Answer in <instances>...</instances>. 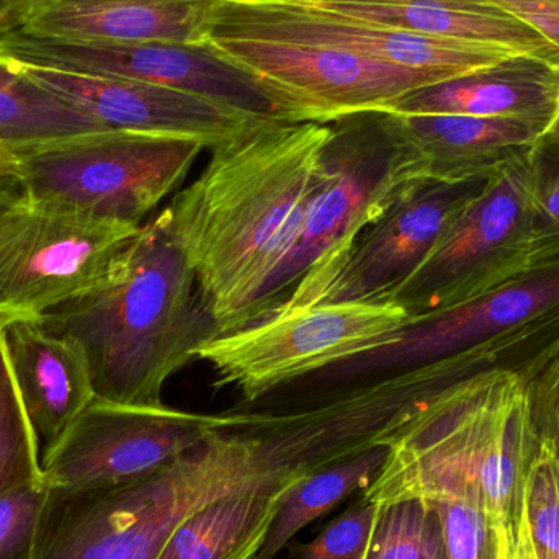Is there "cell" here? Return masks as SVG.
<instances>
[{
    "mask_svg": "<svg viewBox=\"0 0 559 559\" xmlns=\"http://www.w3.org/2000/svg\"><path fill=\"white\" fill-rule=\"evenodd\" d=\"M213 36L328 46L373 61L449 74L478 71L519 55L489 43L407 32L319 7L265 0H218L206 39Z\"/></svg>",
    "mask_w": 559,
    "mask_h": 559,
    "instance_id": "13",
    "label": "cell"
},
{
    "mask_svg": "<svg viewBox=\"0 0 559 559\" xmlns=\"http://www.w3.org/2000/svg\"><path fill=\"white\" fill-rule=\"evenodd\" d=\"M10 164H12V156H9V154L3 153V151L0 150V169L10 166Z\"/></svg>",
    "mask_w": 559,
    "mask_h": 559,
    "instance_id": "38",
    "label": "cell"
},
{
    "mask_svg": "<svg viewBox=\"0 0 559 559\" xmlns=\"http://www.w3.org/2000/svg\"><path fill=\"white\" fill-rule=\"evenodd\" d=\"M550 133H554L555 136L559 138V118L557 120V123H555L554 127L550 128Z\"/></svg>",
    "mask_w": 559,
    "mask_h": 559,
    "instance_id": "39",
    "label": "cell"
},
{
    "mask_svg": "<svg viewBox=\"0 0 559 559\" xmlns=\"http://www.w3.org/2000/svg\"><path fill=\"white\" fill-rule=\"evenodd\" d=\"M141 226L32 202L3 213L0 321L39 318L107 283Z\"/></svg>",
    "mask_w": 559,
    "mask_h": 559,
    "instance_id": "9",
    "label": "cell"
},
{
    "mask_svg": "<svg viewBox=\"0 0 559 559\" xmlns=\"http://www.w3.org/2000/svg\"><path fill=\"white\" fill-rule=\"evenodd\" d=\"M384 111L524 118L554 127L559 118V61L512 56L498 64L416 88Z\"/></svg>",
    "mask_w": 559,
    "mask_h": 559,
    "instance_id": "19",
    "label": "cell"
},
{
    "mask_svg": "<svg viewBox=\"0 0 559 559\" xmlns=\"http://www.w3.org/2000/svg\"><path fill=\"white\" fill-rule=\"evenodd\" d=\"M292 483L251 436L216 427L195 449L140 481L51 489L35 559H157L176 528L203 506Z\"/></svg>",
    "mask_w": 559,
    "mask_h": 559,
    "instance_id": "4",
    "label": "cell"
},
{
    "mask_svg": "<svg viewBox=\"0 0 559 559\" xmlns=\"http://www.w3.org/2000/svg\"><path fill=\"white\" fill-rule=\"evenodd\" d=\"M216 414L131 406L95 397L64 436L41 455L51 489L131 485L169 466L216 429Z\"/></svg>",
    "mask_w": 559,
    "mask_h": 559,
    "instance_id": "12",
    "label": "cell"
},
{
    "mask_svg": "<svg viewBox=\"0 0 559 559\" xmlns=\"http://www.w3.org/2000/svg\"><path fill=\"white\" fill-rule=\"evenodd\" d=\"M489 179L420 187L365 229L334 267L299 282L272 314L322 302L383 301L419 267Z\"/></svg>",
    "mask_w": 559,
    "mask_h": 559,
    "instance_id": "14",
    "label": "cell"
},
{
    "mask_svg": "<svg viewBox=\"0 0 559 559\" xmlns=\"http://www.w3.org/2000/svg\"><path fill=\"white\" fill-rule=\"evenodd\" d=\"M329 138L331 123L265 121L212 147L160 212L219 334L258 318L321 187Z\"/></svg>",
    "mask_w": 559,
    "mask_h": 559,
    "instance_id": "1",
    "label": "cell"
},
{
    "mask_svg": "<svg viewBox=\"0 0 559 559\" xmlns=\"http://www.w3.org/2000/svg\"><path fill=\"white\" fill-rule=\"evenodd\" d=\"M509 559H538L537 554H535L534 542H532L531 531H528L527 515L524 518V524H522Z\"/></svg>",
    "mask_w": 559,
    "mask_h": 559,
    "instance_id": "35",
    "label": "cell"
},
{
    "mask_svg": "<svg viewBox=\"0 0 559 559\" xmlns=\"http://www.w3.org/2000/svg\"><path fill=\"white\" fill-rule=\"evenodd\" d=\"M25 202H28V197L13 164L0 169V216Z\"/></svg>",
    "mask_w": 559,
    "mask_h": 559,
    "instance_id": "34",
    "label": "cell"
},
{
    "mask_svg": "<svg viewBox=\"0 0 559 559\" xmlns=\"http://www.w3.org/2000/svg\"><path fill=\"white\" fill-rule=\"evenodd\" d=\"M108 133L71 102L0 56V150L9 156L87 134Z\"/></svg>",
    "mask_w": 559,
    "mask_h": 559,
    "instance_id": "23",
    "label": "cell"
},
{
    "mask_svg": "<svg viewBox=\"0 0 559 559\" xmlns=\"http://www.w3.org/2000/svg\"><path fill=\"white\" fill-rule=\"evenodd\" d=\"M380 504L358 499L324 531L309 542L296 545L293 559H364L377 524Z\"/></svg>",
    "mask_w": 559,
    "mask_h": 559,
    "instance_id": "31",
    "label": "cell"
},
{
    "mask_svg": "<svg viewBox=\"0 0 559 559\" xmlns=\"http://www.w3.org/2000/svg\"><path fill=\"white\" fill-rule=\"evenodd\" d=\"M426 183L391 111L332 121L321 187L254 322L272 314L299 282L334 267L365 229Z\"/></svg>",
    "mask_w": 559,
    "mask_h": 559,
    "instance_id": "5",
    "label": "cell"
},
{
    "mask_svg": "<svg viewBox=\"0 0 559 559\" xmlns=\"http://www.w3.org/2000/svg\"><path fill=\"white\" fill-rule=\"evenodd\" d=\"M538 449L524 377L479 374L440 394L394 437L386 463L360 499L478 502L511 555Z\"/></svg>",
    "mask_w": 559,
    "mask_h": 559,
    "instance_id": "3",
    "label": "cell"
},
{
    "mask_svg": "<svg viewBox=\"0 0 559 559\" xmlns=\"http://www.w3.org/2000/svg\"><path fill=\"white\" fill-rule=\"evenodd\" d=\"M286 488L238 492L203 506L176 528L157 559H254Z\"/></svg>",
    "mask_w": 559,
    "mask_h": 559,
    "instance_id": "22",
    "label": "cell"
},
{
    "mask_svg": "<svg viewBox=\"0 0 559 559\" xmlns=\"http://www.w3.org/2000/svg\"><path fill=\"white\" fill-rule=\"evenodd\" d=\"M413 322L391 301H342L283 309L200 345L195 360L233 386L246 404L283 384L386 347Z\"/></svg>",
    "mask_w": 559,
    "mask_h": 559,
    "instance_id": "7",
    "label": "cell"
},
{
    "mask_svg": "<svg viewBox=\"0 0 559 559\" xmlns=\"http://www.w3.org/2000/svg\"><path fill=\"white\" fill-rule=\"evenodd\" d=\"M531 153V151H528ZM528 153L506 164L383 301L413 321L478 298L531 271Z\"/></svg>",
    "mask_w": 559,
    "mask_h": 559,
    "instance_id": "8",
    "label": "cell"
},
{
    "mask_svg": "<svg viewBox=\"0 0 559 559\" xmlns=\"http://www.w3.org/2000/svg\"><path fill=\"white\" fill-rule=\"evenodd\" d=\"M49 492L41 476L0 495V559H35Z\"/></svg>",
    "mask_w": 559,
    "mask_h": 559,
    "instance_id": "30",
    "label": "cell"
},
{
    "mask_svg": "<svg viewBox=\"0 0 559 559\" xmlns=\"http://www.w3.org/2000/svg\"><path fill=\"white\" fill-rule=\"evenodd\" d=\"M0 344L43 455L97 397L87 358L74 341L29 318L0 321Z\"/></svg>",
    "mask_w": 559,
    "mask_h": 559,
    "instance_id": "18",
    "label": "cell"
},
{
    "mask_svg": "<svg viewBox=\"0 0 559 559\" xmlns=\"http://www.w3.org/2000/svg\"><path fill=\"white\" fill-rule=\"evenodd\" d=\"M559 311V258L504 285L411 322L386 347L325 370L350 383L491 347Z\"/></svg>",
    "mask_w": 559,
    "mask_h": 559,
    "instance_id": "15",
    "label": "cell"
},
{
    "mask_svg": "<svg viewBox=\"0 0 559 559\" xmlns=\"http://www.w3.org/2000/svg\"><path fill=\"white\" fill-rule=\"evenodd\" d=\"M41 478V449L16 396L0 344V495Z\"/></svg>",
    "mask_w": 559,
    "mask_h": 559,
    "instance_id": "27",
    "label": "cell"
},
{
    "mask_svg": "<svg viewBox=\"0 0 559 559\" xmlns=\"http://www.w3.org/2000/svg\"><path fill=\"white\" fill-rule=\"evenodd\" d=\"M20 0H0V36L12 28L13 13Z\"/></svg>",
    "mask_w": 559,
    "mask_h": 559,
    "instance_id": "36",
    "label": "cell"
},
{
    "mask_svg": "<svg viewBox=\"0 0 559 559\" xmlns=\"http://www.w3.org/2000/svg\"><path fill=\"white\" fill-rule=\"evenodd\" d=\"M433 504L442 519L449 559H509L508 547L481 504L465 499Z\"/></svg>",
    "mask_w": 559,
    "mask_h": 559,
    "instance_id": "28",
    "label": "cell"
},
{
    "mask_svg": "<svg viewBox=\"0 0 559 559\" xmlns=\"http://www.w3.org/2000/svg\"><path fill=\"white\" fill-rule=\"evenodd\" d=\"M319 9L391 28L489 43L519 55L559 61L558 49L540 33L486 0H358Z\"/></svg>",
    "mask_w": 559,
    "mask_h": 559,
    "instance_id": "21",
    "label": "cell"
},
{
    "mask_svg": "<svg viewBox=\"0 0 559 559\" xmlns=\"http://www.w3.org/2000/svg\"><path fill=\"white\" fill-rule=\"evenodd\" d=\"M218 0H20L10 32L81 43L203 45Z\"/></svg>",
    "mask_w": 559,
    "mask_h": 559,
    "instance_id": "17",
    "label": "cell"
},
{
    "mask_svg": "<svg viewBox=\"0 0 559 559\" xmlns=\"http://www.w3.org/2000/svg\"><path fill=\"white\" fill-rule=\"evenodd\" d=\"M540 33L559 51V0H486Z\"/></svg>",
    "mask_w": 559,
    "mask_h": 559,
    "instance_id": "33",
    "label": "cell"
},
{
    "mask_svg": "<svg viewBox=\"0 0 559 559\" xmlns=\"http://www.w3.org/2000/svg\"><path fill=\"white\" fill-rule=\"evenodd\" d=\"M364 559H449L433 501L414 498L380 504Z\"/></svg>",
    "mask_w": 559,
    "mask_h": 559,
    "instance_id": "25",
    "label": "cell"
},
{
    "mask_svg": "<svg viewBox=\"0 0 559 559\" xmlns=\"http://www.w3.org/2000/svg\"><path fill=\"white\" fill-rule=\"evenodd\" d=\"M0 56L35 68L173 88L254 117L289 121L271 88L206 43H81L7 32L0 36Z\"/></svg>",
    "mask_w": 559,
    "mask_h": 559,
    "instance_id": "11",
    "label": "cell"
},
{
    "mask_svg": "<svg viewBox=\"0 0 559 559\" xmlns=\"http://www.w3.org/2000/svg\"><path fill=\"white\" fill-rule=\"evenodd\" d=\"M205 43L271 88L293 123H332L350 115L388 110L416 88L459 75L305 43L225 36Z\"/></svg>",
    "mask_w": 559,
    "mask_h": 559,
    "instance_id": "10",
    "label": "cell"
},
{
    "mask_svg": "<svg viewBox=\"0 0 559 559\" xmlns=\"http://www.w3.org/2000/svg\"><path fill=\"white\" fill-rule=\"evenodd\" d=\"M390 447L381 445L316 469L283 491L264 544L254 559H275L302 528L331 512L348 496L364 491L383 468Z\"/></svg>",
    "mask_w": 559,
    "mask_h": 559,
    "instance_id": "24",
    "label": "cell"
},
{
    "mask_svg": "<svg viewBox=\"0 0 559 559\" xmlns=\"http://www.w3.org/2000/svg\"><path fill=\"white\" fill-rule=\"evenodd\" d=\"M36 321L82 348L97 397L131 406L164 404L167 381L219 334L160 213L141 226L107 283Z\"/></svg>",
    "mask_w": 559,
    "mask_h": 559,
    "instance_id": "2",
    "label": "cell"
},
{
    "mask_svg": "<svg viewBox=\"0 0 559 559\" xmlns=\"http://www.w3.org/2000/svg\"><path fill=\"white\" fill-rule=\"evenodd\" d=\"M22 66L35 81L71 102L105 131L195 140L212 150L271 121L173 88Z\"/></svg>",
    "mask_w": 559,
    "mask_h": 559,
    "instance_id": "16",
    "label": "cell"
},
{
    "mask_svg": "<svg viewBox=\"0 0 559 559\" xmlns=\"http://www.w3.org/2000/svg\"><path fill=\"white\" fill-rule=\"evenodd\" d=\"M525 515L537 558L559 559V475L542 443L528 469Z\"/></svg>",
    "mask_w": 559,
    "mask_h": 559,
    "instance_id": "29",
    "label": "cell"
},
{
    "mask_svg": "<svg viewBox=\"0 0 559 559\" xmlns=\"http://www.w3.org/2000/svg\"><path fill=\"white\" fill-rule=\"evenodd\" d=\"M205 144L151 134H87L12 157L28 202L143 225L186 183Z\"/></svg>",
    "mask_w": 559,
    "mask_h": 559,
    "instance_id": "6",
    "label": "cell"
},
{
    "mask_svg": "<svg viewBox=\"0 0 559 559\" xmlns=\"http://www.w3.org/2000/svg\"><path fill=\"white\" fill-rule=\"evenodd\" d=\"M265 2L296 3V5H331V3L358 2V0H265Z\"/></svg>",
    "mask_w": 559,
    "mask_h": 559,
    "instance_id": "37",
    "label": "cell"
},
{
    "mask_svg": "<svg viewBox=\"0 0 559 559\" xmlns=\"http://www.w3.org/2000/svg\"><path fill=\"white\" fill-rule=\"evenodd\" d=\"M394 117L426 179L443 183L489 179L506 164L528 153L551 128L544 121L524 118Z\"/></svg>",
    "mask_w": 559,
    "mask_h": 559,
    "instance_id": "20",
    "label": "cell"
},
{
    "mask_svg": "<svg viewBox=\"0 0 559 559\" xmlns=\"http://www.w3.org/2000/svg\"><path fill=\"white\" fill-rule=\"evenodd\" d=\"M528 419L542 445L554 456L559 475V348L524 378Z\"/></svg>",
    "mask_w": 559,
    "mask_h": 559,
    "instance_id": "32",
    "label": "cell"
},
{
    "mask_svg": "<svg viewBox=\"0 0 559 559\" xmlns=\"http://www.w3.org/2000/svg\"><path fill=\"white\" fill-rule=\"evenodd\" d=\"M532 265L559 258V138L548 131L528 153Z\"/></svg>",
    "mask_w": 559,
    "mask_h": 559,
    "instance_id": "26",
    "label": "cell"
}]
</instances>
